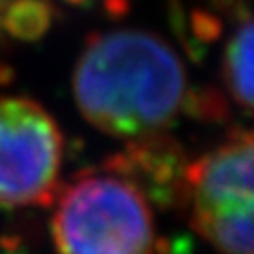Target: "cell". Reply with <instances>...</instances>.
Returning <instances> with one entry per match:
<instances>
[{
  "instance_id": "6da1fadb",
  "label": "cell",
  "mask_w": 254,
  "mask_h": 254,
  "mask_svg": "<svg viewBox=\"0 0 254 254\" xmlns=\"http://www.w3.org/2000/svg\"><path fill=\"white\" fill-rule=\"evenodd\" d=\"M78 110L113 136H153L187 104L185 64L172 47L148 32L95 34L72 74Z\"/></svg>"
},
{
  "instance_id": "7a4b0ae2",
  "label": "cell",
  "mask_w": 254,
  "mask_h": 254,
  "mask_svg": "<svg viewBox=\"0 0 254 254\" xmlns=\"http://www.w3.org/2000/svg\"><path fill=\"white\" fill-rule=\"evenodd\" d=\"M58 254H157L148 197L113 163L62 190L51 220Z\"/></svg>"
},
{
  "instance_id": "3957f363",
  "label": "cell",
  "mask_w": 254,
  "mask_h": 254,
  "mask_svg": "<svg viewBox=\"0 0 254 254\" xmlns=\"http://www.w3.org/2000/svg\"><path fill=\"white\" fill-rule=\"evenodd\" d=\"M64 140L47 110L28 98H0V208H28L55 197Z\"/></svg>"
},
{
  "instance_id": "277c9868",
  "label": "cell",
  "mask_w": 254,
  "mask_h": 254,
  "mask_svg": "<svg viewBox=\"0 0 254 254\" xmlns=\"http://www.w3.org/2000/svg\"><path fill=\"white\" fill-rule=\"evenodd\" d=\"M252 138L244 131L185 165L180 193L190 203V218L252 208Z\"/></svg>"
},
{
  "instance_id": "5b68a950",
  "label": "cell",
  "mask_w": 254,
  "mask_h": 254,
  "mask_svg": "<svg viewBox=\"0 0 254 254\" xmlns=\"http://www.w3.org/2000/svg\"><path fill=\"white\" fill-rule=\"evenodd\" d=\"M193 229L222 254H252V208L190 218Z\"/></svg>"
},
{
  "instance_id": "8992f818",
  "label": "cell",
  "mask_w": 254,
  "mask_h": 254,
  "mask_svg": "<svg viewBox=\"0 0 254 254\" xmlns=\"http://www.w3.org/2000/svg\"><path fill=\"white\" fill-rule=\"evenodd\" d=\"M252 41L254 30L250 17H244L242 26L235 30L225 53V78L233 98L240 106L250 108L252 104Z\"/></svg>"
},
{
  "instance_id": "52a82bcc",
  "label": "cell",
  "mask_w": 254,
  "mask_h": 254,
  "mask_svg": "<svg viewBox=\"0 0 254 254\" xmlns=\"http://www.w3.org/2000/svg\"><path fill=\"white\" fill-rule=\"evenodd\" d=\"M2 26L23 41L41 38L51 26V6L45 0H13L2 15Z\"/></svg>"
},
{
  "instance_id": "ba28073f",
  "label": "cell",
  "mask_w": 254,
  "mask_h": 254,
  "mask_svg": "<svg viewBox=\"0 0 254 254\" xmlns=\"http://www.w3.org/2000/svg\"><path fill=\"white\" fill-rule=\"evenodd\" d=\"M106 9L113 15H123L127 11V0H106Z\"/></svg>"
},
{
  "instance_id": "9c48e42d",
  "label": "cell",
  "mask_w": 254,
  "mask_h": 254,
  "mask_svg": "<svg viewBox=\"0 0 254 254\" xmlns=\"http://www.w3.org/2000/svg\"><path fill=\"white\" fill-rule=\"evenodd\" d=\"M70 2H74V4H81V2H85V0H70Z\"/></svg>"
}]
</instances>
